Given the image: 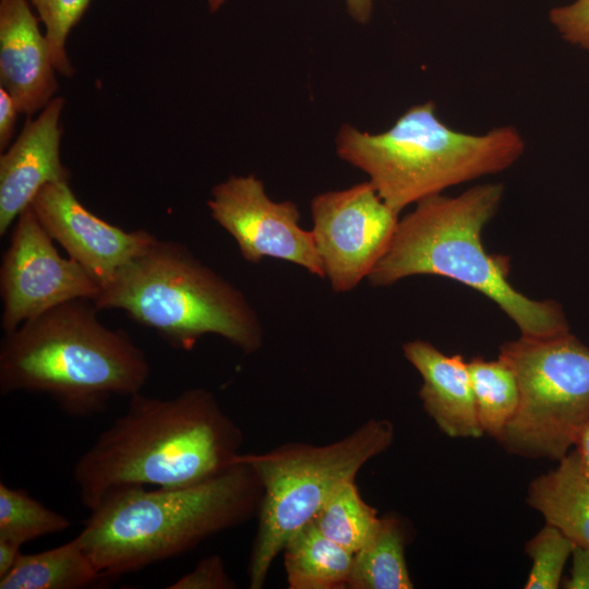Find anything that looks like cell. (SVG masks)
I'll list each match as a JSON object with an SVG mask.
<instances>
[{"label":"cell","instance_id":"3","mask_svg":"<svg viewBox=\"0 0 589 589\" xmlns=\"http://www.w3.org/2000/svg\"><path fill=\"white\" fill-rule=\"evenodd\" d=\"M97 311L91 300H72L4 333L0 393L46 395L76 418L141 393L151 375L144 350L123 329L104 325Z\"/></svg>","mask_w":589,"mask_h":589},{"label":"cell","instance_id":"27","mask_svg":"<svg viewBox=\"0 0 589 589\" xmlns=\"http://www.w3.org/2000/svg\"><path fill=\"white\" fill-rule=\"evenodd\" d=\"M20 110L13 97L0 87V148L3 151L11 142Z\"/></svg>","mask_w":589,"mask_h":589},{"label":"cell","instance_id":"2","mask_svg":"<svg viewBox=\"0 0 589 589\" xmlns=\"http://www.w3.org/2000/svg\"><path fill=\"white\" fill-rule=\"evenodd\" d=\"M263 495L253 467L238 460L202 482L113 490L76 536L101 576H120L185 554L257 515Z\"/></svg>","mask_w":589,"mask_h":589},{"label":"cell","instance_id":"22","mask_svg":"<svg viewBox=\"0 0 589 589\" xmlns=\"http://www.w3.org/2000/svg\"><path fill=\"white\" fill-rule=\"evenodd\" d=\"M70 519L45 506L26 491L0 482V539L23 546L37 538L60 533Z\"/></svg>","mask_w":589,"mask_h":589},{"label":"cell","instance_id":"25","mask_svg":"<svg viewBox=\"0 0 589 589\" xmlns=\"http://www.w3.org/2000/svg\"><path fill=\"white\" fill-rule=\"evenodd\" d=\"M549 17L563 39L589 49V0L556 7L551 10Z\"/></svg>","mask_w":589,"mask_h":589},{"label":"cell","instance_id":"10","mask_svg":"<svg viewBox=\"0 0 589 589\" xmlns=\"http://www.w3.org/2000/svg\"><path fill=\"white\" fill-rule=\"evenodd\" d=\"M32 206L16 218L0 266L1 327L10 333L64 302L98 294V284L57 251Z\"/></svg>","mask_w":589,"mask_h":589},{"label":"cell","instance_id":"30","mask_svg":"<svg viewBox=\"0 0 589 589\" xmlns=\"http://www.w3.org/2000/svg\"><path fill=\"white\" fill-rule=\"evenodd\" d=\"M348 13L360 24L370 21L373 10V0H345Z\"/></svg>","mask_w":589,"mask_h":589},{"label":"cell","instance_id":"21","mask_svg":"<svg viewBox=\"0 0 589 589\" xmlns=\"http://www.w3.org/2000/svg\"><path fill=\"white\" fill-rule=\"evenodd\" d=\"M354 480L339 484L311 521L322 534L352 553L369 541L381 518L361 497Z\"/></svg>","mask_w":589,"mask_h":589},{"label":"cell","instance_id":"13","mask_svg":"<svg viewBox=\"0 0 589 589\" xmlns=\"http://www.w3.org/2000/svg\"><path fill=\"white\" fill-rule=\"evenodd\" d=\"M62 97H55L36 119H28L14 143L0 156V236L48 183L69 181L61 163Z\"/></svg>","mask_w":589,"mask_h":589},{"label":"cell","instance_id":"17","mask_svg":"<svg viewBox=\"0 0 589 589\" xmlns=\"http://www.w3.org/2000/svg\"><path fill=\"white\" fill-rule=\"evenodd\" d=\"M289 589L348 587L354 553L322 534L309 522L283 549Z\"/></svg>","mask_w":589,"mask_h":589},{"label":"cell","instance_id":"12","mask_svg":"<svg viewBox=\"0 0 589 589\" xmlns=\"http://www.w3.org/2000/svg\"><path fill=\"white\" fill-rule=\"evenodd\" d=\"M41 226L99 288L155 240L146 230L125 231L91 213L69 181L48 183L31 203Z\"/></svg>","mask_w":589,"mask_h":589},{"label":"cell","instance_id":"28","mask_svg":"<svg viewBox=\"0 0 589 589\" xmlns=\"http://www.w3.org/2000/svg\"><path fill=\"white\" fill-rule=\"evenodd\" d=\"M569 578L564 582L566 589H589V549L575 545Z\"/></svg>","mask_w":589,"mask_h":589},{"label":"cell","instance_id":"9","mask_svg":"<svg viewBox=\"0 0 589 589\" xmlns=\"http://www.w3.org/2000/svg\"><path fill=\"white\" fill-rule=\"evenodd\" d=\"M312 233L325 278L337 293L353 290L387 251L399 214L364 181L312 197Z\"/></svg>","mask_w":589,"mask_h":589},{"label":"cell","instance_id":"7","mask_svg":"<svg viewBox=\"0 0 589 589\" xmlns=\"http://www.w3.org/2000/svg\"><path fill=\"white\" fill-rule=\"evenodd\" d=\"M387 419H370L350 434L325 445L290 442L261 454H242L257 473L263 495L248 564L251 589L265 585L274 560L287 541L312 521L339 484L393 443Z\"/></svg>","mask_w":589,"mask_h":589},{"label":"cell","instance_id":"23","mask_svg":"<svg viewBox=\"0 0 589 589\" xmlns=\"http://www.w3.org/2000/svg\"><path fill=\"white\" fill-rule=\"evenodd\" d=\"M574 542L557 528L545 525L526 544V553L532 561L526 589H556L562 573L572 556Z\"/></svg>","mask_w":589,"mask_h":589},{"label":"cell","instance_id":"14","mask_svg":"<svg viewBox=\"0 0 589 589\" xmlns=\"http://www.w3.org/2000/svg\"><path fill=\"white\" fill-rule=\"evenodd\" d=\"M27 0H0V84L21 113L43 110L58 89L51 51Z\"/></svg>","mask_w":589,"mask_h":589},{"label":"cell","instance_id":"24","mask_svg":"<svg viewBox=\"0 0 589 589\" xmlns=\"http://www.w3.org/2000/svg\"><path fill=\"white\" fill-rule=\"evenodd\" d=\"M33 5L45 26L57 72L64 76L74 74L68 58L65 44L71 29L86 11L91 0H27Z\"/></svg>","mask_w":589,"mask_h":589},{"label":"cell","instance_id":"29","mask_svg":"<svg viewBox=\"0 0 589 589\" xmlns=\"http://www.w3.org/2000/svg\"><path fill=\"white\" fill-rule=\"evenodd\" d=\"M22 545L10 540L0 539V577L7 575L22 555Z\"/></svg>","mask_w":589,"mask_h":589},{"label":"cell","instance_id":"32","mask_svg":"<svg viewBox=\"0 0 589 589\" xmlns=\"http://www.w3.org/2000/svg\"><path fill=\"white\" fill-rule=\"evenodd\" d=\"M224 2L225 0H207L211 12H216Z\"/></svg>","mask_w":589,"mask_h":589},{"label":"cell","instance_id":"1","mask_svg":"<svg viewBox=\"0 0 589 589\" xmlns=\"http://www.w3.org/2000/svg\"><path fill=\"white\" fill-rule=\"evenodd\" d=\"M243 433L201 387L171 398L137 393L76 460L73 477L89 510L125 486L175 488L213 478L241 455Z\"/></svg>","mask_w":589,"mask_h":589},{"label":"cell","instance_id":"11","mask_svg":"<svg viewBox=\"0 0 589 589\" xmlns=\"http://www.w3.org/2000/svg\"><path fill=\"white\" fill-rule=\"evenodd\" d=\"M207 206L244 261L256 264L264 257L277 259L325 278L313 233L299 224L298 205L272 200L254 175L230 176L216 184Z\"/></svg>","mask_w":589,"mask_h":589},{"label":"cell","instance_id":"26","mask_svg":"<svg viewBox=\"0 0 589 589\" xmlns=\"http://www.w3.org/2000/svg\"><path fill=\"white\" fill-rule=\"evenodd\" d=\"M236 582L229 577L219 555L203 557L189 573L167 586L168 589H232Z\"/></svg>","mask_w":589,"mask_h":589},{"label":"cell","instance_id":"5","mask_svg":"<svg viewBox=\"0 0 589 589\" xmlns=\"http://www.w3.org/2000/svg\"><path fill=\"white\" fill-rule=\"evenodd\" d=\"M92 302L99 311H123L180 350H192L207 334L245 354L263 345L261 320L245 296L176 241L156 238Z\"/></svg>","mask_w":589,"mask_h":589},{"label":"cell","instance_id":"8","mask_svg":"<svg viewBox=\"0 0 589 589\" xmlns=\"http://www.w3.org/2000/svg\"><path fill=\"white\" fill-rule=\"evenodd\" d=\"M519 392L500 445L526 458L562 459L589 420V348L568 332L506 341L500 356Z\"/></svg>","mask_w":589,"mask_h":589},{"label":"cell","instance_id":"20","mask_svg":"<svg viewBox=\"0 0 589 589\" xmlns=\"http://www.w3.org/2000/svg\"><path fill=\"white\" fill-rule=\"evenodd\" d=\"M477 416L484 434L498 441L516 412L519 392L510 368L501 359L468 362Z\"/></svg>","mask_w":589,"mask_h":589},{"label":"cell","instance_id":"18","mask_svg":"<svg viewBox=\"0 0 589 589\" xmlns=\"http://www.w3.org/2000/svg\"><path fill=\"white\" fill-rule=\"evenodd\" d=\"M101 577L75 537L49 550L22 554L0 577V589H80Z\"/></svg>","mask_w":589,"mask_h":589},{"label":"cell","instance_id":"4","mask_svg":"<svg viewBox=\"0 0 589 589\" xmlns=\"http://www.w3.org/2000/svg\"><path fill=\"white\" fill-rule=\"evenodd\" d=\"M503 191L502 184L485 183L457 196L436 194L418 202L398 220L387 251L368 276L369 283L385 287L413 275L447 277L493 300L522 336L567 333L560 305L517 291L507 279L508 260L483 248L482 229L495 215Z\"/></svg>","mask_w":589,"mask_h":589},{"label":"cell","instance_id":"15","mask_svg":"<svg viewBox=\"0 0 589 589\" xmlns=\"http://www.w3.org/2000/svg\"><path fill=\"white\" fill-rule=\"evenodd\" d=\"M402 351L423 380L419 397L440 430L449 437H481L484 433L464 357L446 356L421 339L406 342Z\"/></svg>","mask_w":589,"mask_h":589},{"label":"cell","instance_id":"31","mask_svg":"<svg viewBox=\"0 0 589 589\" xmlns=\"http://www.w3.org/2000/svg\"><path fill=\"white\" fill-rule=\"evenodd\" d=\"M574 446L579 456L581 466L589 477V420L582 425L577 434Z\"/></svg>","mask_w":589,"mask_h":589},{"label":"cell","instance_id":"6","mask_svg":"<svg viewBox=\"0 0 589 589\" xmlns=\"http://www.w3.org/2000/svg\"><path fill=\"white\" fill-rule=\"evenodd\" d=\"M337 155L363 171L381 199L397 214L445 189L510 167L525 151L514 127L484 134L450 129L433 101L413 106L382 133L344 124Z\"/></svg>","mask_w":589,"mask_h":589},{"label":"cell","instance_id":"19","mask_svg":"<svg viewBox=\"0 0 589 589\" xmlns=\"http://www.w3.org/2000/svg\"><path fill=\"white\" fill-rule=\"evenodd\" d=\"M406 529L398 516L380 518L369 541L354 553L349 589H411L405 546Z\"/></svg>","mask_w":589,"mask_h":589},{"label":"cell","instance_id":"16","mask_svg":"<svg viewBox=\"0 0 589 589\" xmlns=\"http://www.w3.org/2000/svg\"><path fill=\"white\" fill-rule=\"evenodd\" d=\"M558 462L530 482L527 503L575 545L589 549V477L576 450Z\"/></svg>","mask_w":589,"mask_h":589}]
</instances>
